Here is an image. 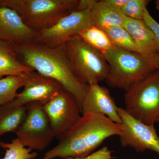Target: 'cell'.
Returning a JSON list of instances; mask_svg holds the SVG:
<instances>
[{"label": "cell", "mask_w": 159, "mask_h": 159, "mask_svg": "<svg viewBox=\"0 0 159 159\" xmlns=\"http://www.w3.org/2000/svg\"><path fill=\"white\" fill-rule=\"evenodd\" d=\"M104 31L117 48L140 54L135 42L123 26L112 27Z\"/></svg>", "instance_id": "obj_19"}, {"label": "cell", "mask_w": 159, "mask_h": 159, "mask_svg": "<svg viewBox=\"0 0 159 159\" xmlns=\"http://www.w3.org/2000/svg\"><path fill=\"white\" fill-rule=\"evenodd\" d=\"M56 138L59 139L81 117V108L72 94L63 88L43 105Z\"/></svg>", "instance_id": "obj_10"}, {"label": "cell", "mask_w": 159, "mask_h": 159, "mask_svg": "<svg viewBox=\"0 0 159 159\" xmlns=\"http://www.w3.org/2000/svg\"><path fill=\"white\" fill-rule=\"evenodd\" d=\"M90 9L73 11L51 28L37 32L33 42L50 48L63 47L79 35L84 29L92 26L89 18Z\"/></svg>", "instance_id": "obj_8"}, {"label": "cell", "mask_w": 159, "mask_h": 159, "mask_svg": "<svg viewBox=\"0 0 159 159\" xmlns=\"http://www.w3.org/2000/svg\"><path fill=\"white\" fill-rule=\"evenodd\" d=\"M159 122V118L158 119H157V122Z\"/></svg>", "instance_id": "obj_28"}, {"label": "cell", "mask_w": 159, "mask_h": 159, "mask_svg": "<svg viewBox=\"0 0 159 159\" xmlns=\"http://www.w3.org/2000/svg\"><path fill=\"white\" fill-rule=\"evenodd\" d=\"M63 48L72 72L80 81L89 86L107 79L109 68L104 55L79 35Z\"/></svg>", "instance_id": "obj_5"}, {"label": "cell", "mask_w": 159, "mask_h": 159, "mask_svg": "<svg viewBox=\"0 0 159 159\" xmlns=\"http://www.w3.org/2000/svg\"><path fill=\"white\" fill-rule=\"evenodd\" d=\"M27 114L25 105H15L11 101L0 106V136L8 132L15 133Z\"/></svg>", "instance_id": "obj_17"}, {"label": "cell", "mask_w": 159, "mask_h": 159, "mask_svg": "<svg viewBox=\"0 0 159 159\" xmlns=\"http://www.w3.org/2000/svg\"><path fill=\"white\" fill-rule=\"evenodd\" d=\"M0 146L6 150L5 157L0 159H34L38 155L35 152H31L32 150L26 148L17 138L10 143L0 142Z\"/></svg>", "instance_id": "obj_21"}, {"label": "cell", "mask_w": 159, "mask_h": 159, "mask_svg": "<svg viewBox=\"0 0 159 159\" xmlns=\"http://www.w3.org/2000/svg\"><path fill=\"white\" fill-rule=\"evenodd\" d=\"M80 0H0V6L17 12L26 26L36 32L49 29L77 11Z\"/></svg>", "instance_id": "obj_3"}, {"label": "cell", "mask_w": 159, "mask_h": 159, "mask_svg": "<svg viewBox=\"0 0 159 159\" xmlns=\"http://www.w3.org/2000/svg\"><path fill=\"white\" fill-rule=\"evenodd\" d=\"M117 112L123 129L119 135L123 147L129 146L137 152L149 150L159 155V137L154 125H148L131 116L124 108L118 107Z\"/></svg>", "instance_id": "obj_9"}, {"label": "cell", "mask_w": 159, "mask_h": 159, "mask_svg": "<svg viewBox=\"0 0 159 159\" xmlns=\"http://www.w3.org/2000/svg\"><path fill=\"white\" fill-rule=\"evenodd\" d=\"M13 46L24 64L58 82L74 96L81 108L89 85L80 81L73 74L63 46L50 48L33 42Z\"/></svg>", "instance_id": "obj_2"}, {"label": "cell", "mask_w": 159, "mask_h": 159, "mask_svg": "<svg viewBox=\"0 0 159 159\" xmlns=\"http://www.w3.org/2000/svg\"><path fill=\"white\" fill-rule=\"evenodd\" d=\"M118 107L108 89L99 84L89 86L81 107V115L96 112L103 115L118 124L122 121L117 112Z\"/></svg>", "instance_id": "obj_13"}, {"label": "cell", "mask_w": 159, "mask_h": 159, "mask_svg": "<svg viewBox=\"0 0 159 159\" xmlns=\"http://www.w3.org/2000/svg\"><path fill=\"white\" fill-rule=\"evenodd\" d=\"M149 0H128L120 12L124 16L137 20H143Z\"/></svg>", "instance_id": "obj_22"}, {"label": "cell", "mask_w": 159, "mask_h": 159, "mask_svg": "<svg viewBox=\"0 0 159 159\" xmlns=\"http://www.w3.org/2000/svg\"><path fill=\"white\" fill-rule=\"evenodd\" d=\"M104 2L111 9L120 12L123 6L128 0H103Z\"/></svg>", "instance_id": "obj_24"}, {"label": "cell", "mask_w": 159, "mask_h": 159, "mask_svg": "<svg viewBox=\"0 0 159 159\" xmlns=\"http://www.w3.org/2000/svg\"><path fill=\"white\" fill-rule=\"evenodd\" d=\"M25 106L27 116L16 134L25 147L42 151L56 138L55 134L42 104L32 102Z\"/></svg>", "instance_id": "obj_7"}, {"label": "cell", "mask_w": 159, "mask_h": 159, "mask_svg": "<svg viewBox=\"0 0 159 159\" xmlns=\"http://www.w3.org/2000/svg\"><path fill=\"white\" fill-rule=\"evenodd\" d=\"M155 3L157 9L159 11V0L156 1Z\"/></svg>", "instance_id": "obj_26"}, {"label": "cell", "mask_w": 159, "mask_h": 159, "mask_svg": "<svg viewBox=\"0 0 159 159\" xmlns=\"http://www.w3.org/2000/svg\"><path fill=\"white\" fill-rule=\"evenodd\" d=\"M79 36L90 46L102 54L116 48L105 31L95 26L85 28L80 33Z\"/></svg>", "instance_id": "obj_18"}, {"label": "cell", "mask_w": 159, "mask_h": 159, "mask_svg": "<svg viewBox=\"0 0 159 159\" xmlns=\"http://www.w3.org/2000/svg\"><path fill=\"white\" fill-rule=\"evenodd\" d=\"M23 87L20 76H9L0 79V106L14 100L18 90Z\"/></svg>", "instance_id": "obj_20"}, {"label": "cell", "mask_w": 159, "mask_h": 159, "mask_svg": "<svg viewBox=\"0 0 159 159\" xmlns=\"http://www.w3.org/2000/svg\"><path fill=\"white\" fill-rule=\"evenodd\" d=\"M36 34L26 25L16 11L0 6V40L20 45L34 41Z\"/></svg>", "instance_id": "obj_12"}, {"label": "cell", "mask_w": 159, "mask_h": 159, "mask_svg": "<svg viewBox=\"0 0 159 159\" xmlns=\"http://www.w3.org/2000/svg\"><path fill=\"white\" fill-rule=\"evenodd\" d=\"M145 57L148 58L151 62L153 64L156 70L159 71V54L158 53Z\"/></svg>", "instance_id": "obj_25"}, {"label": "cell", "mask_w": 159, "mask_h": 159, "mask_svg": "<svg viewBox=\"0 0 159 159\" xmlns=\"http://www.w3.org/2000/svg\"><path fill=\"white\" fill-rule=\"evenodd\" d=\"M143 20L153 33L156 43L157 51L159 54V24L151 15L147 9L145 11Z\"/></svg>", "instance_id": "obj_23"}, {"label": "cell", "mask_w": 159, "mask_h": 159, "mask_svg": "<svg viewBox=\"0 0 159 159\" xmlns=\"http://www.w3.org/2000/svg\"><path fill=\"white\" fill-rule=\"evenodd\" d=\"M122 124L96 112L82 115L61 138L57 145L45 154L44 159H82L93 153L106 139L119 135Z\"/></svg>", "instance_id": "obj_1"}, {"label": "cell", "mask_w": 159, "mask_h": 159, "mask_svg": "<svg viewBox=\"0 0 159 159\" xmlns=\"http://www.w3.org/2000/svg\"><path fill=\"white\" fill-rule=\"evenodd\" d=\"M102 54L109 68L105 80L111 88L126 92L134 84L156 70L146 57L117 47Z\"/></svg>", "instance_id": "obj_4"}, {"label": "cell", "mask_w": 159, "mask_h": 159, "mask_svg": "<svg viewBox=\"0 0 159 159\" xmlns=\"http://www.w3.org/2000/svg\"><path fill=\"white\" fill-rule=\"evenodd\" d=\"M92 26L104 30L117 26H122L124 16L111 9L104 1H95L89 11Z\"/></svg>", "instance_id": "obj_15"}, {"label": "cell", "mask_w": 159, "mask_h": 159, "mask_svg": "<svg viewBox=\"0 0 159 159\" xmlns=\"http://www.w3.org/2000/svg\"><path fill=\"white\" fill-rule=\"evenodd\" d=\"M20 76L24 89L11 101L15 105H25L32 102L43 105L63 88L57 81L34 70L24 73Z\"/></svg>", "instance_id": "obj_11"}, {"label": "cell", "mask_w": 159, "mask_h": 159, "mask_svg": "<svg viewBox=\"0 0 159 159\" xmlns=\"http://www.w3.org/2000/svg\"><path fill=\"white\" fill-rule=\"evenodd\" d=\"M62 159H76L74 158L68 157V158H66Z\"/></svg>", "instance_id": "obj_27"}, {"label": "cell", "mask_w": 159, "mask_h": 159, "mask_svg": "<svg viewBox=\"0 0 159 159\" xmlns=\"http://www.w3.org/2000/svg\"><path fill=\"white\" fill-rule=\"evenodd\" d=\"M124 102L131 116L146 125H154L159 118V71L131 86L124 95Z\"/></svg>", "instance_id": "obj_6"}, {"label": "cell", "mask_w": 159, "mask_h": 159, "mask_svg": "<svg viewBox=\"0 0 159 159\" xmlns=\"http://www.w3.org/2000/svg\"></svg>", "instance_id": "obj_29"}, {"label": "cell", "mask_w": 159, "mask_h": 159, "mask_svg": "<svg viewBox=\"0 0 159 159\" xmlns=\"http://www.w3.org/2000/svg\"><path fill=\"white\" fill-rule=\"evenodd\" d=\"M122 26L135 42L140 54L147 57L158 53L153 33L143 20L124 16Z\"/></svg>", "instance_id": "obj_14"}, {"label": "cell", "mask_w": 159, "mask_h": 159, "mask_svg": "<svg viewBox=\"0 0 159 159\" xmlns=\"http://www.w3.org/2000/svg\"><path fill=\"white\" fill-rule=\"evenodd\" d=\"M32 70L20 61L13 45L0 40V79L4 76H20Z\"/></svg>", "instance_id": "obj_16"}]
</instances>
